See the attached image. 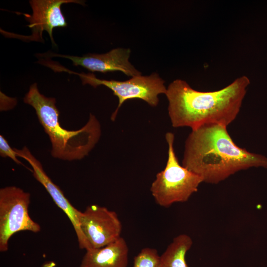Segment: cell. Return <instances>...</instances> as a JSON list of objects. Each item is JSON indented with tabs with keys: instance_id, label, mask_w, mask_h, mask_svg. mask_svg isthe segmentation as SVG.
Returning a JSON list of instances; mask_svg holds the SVG:
<instances>
[{
	"instance_id": "6da1fadb",
	"label": "cell",
	"mask_w": 267,
	"mask_h": 267,
	"mask_svg": "<svg viewBox=\"0 0 267 267\" xmlns=\"http://www.w3.org/2000/svg\"><path fill=\"white\" fill-rule=\"evenodd\" d=\"M182 165L203 182L217 184L241 170L267 168V157L238 146L227 127L210 124L192 130L185 142Z\"/></svg>"
},
{
	"instance_id": "7a4b0ae2",
	"label": "cell",
	"mask_w": 267,
	"mask_h": 267,
	"mask_svg": "<svg viewBox=\"0 0 267 267\" xmlns=\"http://www.w3.org/2000/svg\"><path fill=\"white\" fill-rule=\"evenodd\" d=\"M250 83L243 75L219 90L200 91L185 81L174 80L165 94L172 126L192 130L210 124L227 127L237 117Z\"/></svg>"
},
{
	"instance_id": "3957f363",
	"label": "cell",
	"mask_w": 267,
	"mask_h": 267,
	"mask_svg": "<svg viewBox=\"0 0 267 267\" xmlns=\"http://www.w3.org/2000/svg\"><path fill=\"white\" fill-rule=\"evenodd\" d=\"M23 100L34 108L40 123L48 134L53 157L69 161L81 160L89 154L98 142L101 126L92 114L82 128L68 130L59 124V112L55 105V98L41 93L36 83L30 87Z\"/></svg>"
},
{
	"instance_id": "277c9868",
	"label": "cell",
	"mask_w": 267,
	"mask_h": 267,
	"mask_svg": "<svg viewBox=\"0 0 267 267\" xmlns=\"http://www.w3.org/2000/svg\"><path fill=\"white\" fill-rule=\"evenodd\" d=\"M165 138L168 144L167 162L164 169L156 175L150 191L158 205L169 207L175 203L186 202L203 180L179 163L174 147V134L167 133Z\"/></svg>"
},
{
	"instance_id": "5b68a950",
	"label": "cell",
	"mask_w": 267,
	"mask_h": 267,
	"mask_svg": "<svg viewBox=\"0 0 267 267\" xmlns=\"http://www.w3.org/2000/svg\"><path fill=\"white\" fill-rule=\"evenodd\" d=\"M30 193L15 186L0 189V251L8 249L11 236L21 231H40V224L29 214Z\"/></svg>"
},
{
	"instance_id": "8992f818",
	"label": "cell",
	"mask_w": 267,
	"mask_h": 267,
	"mask_svg": "<svg viewBox=\"0 0 267 267\" xmlns=\"http://www.w3.org/2000/svg\"><path fill=\"white\" fill-rule=\"evenodd\" d=\"M72 73L79 76L83 85L89 84L94 88L103 85L118 97L119 104L111 116L112 121L115 120L119 108L126 100L139 98L151 106H156L159 102L158 95L166 94L167 91L165 81L156 73L149 76H134L125 81L99 79L92 73Z\"/></svg>"
},
{
	"instance_id": "52a82bcc",
	"label": "cell",
	"mask_w": 267,
	"mask_h": 267,
	"mask_svg": "<svg viewBox=\"0 0 267 267\" xmlns=\"http://www.w3.org/2000/svg\"><path fill=\"white\" fill-rule=\"evenodd\" d=\"M79 220L91 248L103 247L121 237L122 225L118 214L105 207L89 205L80 211Z\"/></svg>"
},
{
	"instance_id": "ba28073f",
	"label": "cell",
	"mask_w": 267,
	"mask_h": 267,
	"mask_svg": "<svg viewBox=\"0 0 267 267\" xmlns=\"http://www.w3.org/2000/svg\"><path fill=\"white\" fill-rule=\"evenodd\" d=\"M32 9V14L18 13L23 15L29 23L27 25L32 30L30 36L18 35L23 40L44 42L43 33L48 34L52 45L56 46L52 32L54 28L65 27L67 23L61 10L64 3H76L85 5V2L78 0H31L29 1Z\"/></svg>"
},
{
	"instance_id": "9c48e42d",
	"label": "cell",
	"mask_w": 267,
	"mask_h": 267,
	"mask_svg": "<svg viewBox=\"0 0 267 267\" xmlns=\"http://www.w3.org/2000/svg\"><path fill=\"white\" fill-rule=\"evenodd\" d=\"M18 157L25 160L32 167V173L35 178L45 188L56 205L67 215L75 231L79 248L86 251L91 248L83 233L79 220L80 211L76 209L67 199L61 189L47 175L41 163L32 154L30 150L24 146L21 149L14 148Z\"/></svg>"
},
{
	"instance_id": "30bf717a",
	"label": "cell",
	"mask_w": 267,
	"mask_h": 267,
	"mask_svg": "<svg viewBox=\"0 0 267 267\" xmlns=\"http://www.w3.org/2000/svg\"><path fill=\"white\" fill-rule=\"evenodd\" d=\"M130 53L129 48H117L104 54L88 53L78 56L51 53L49 56L69 59L74 66H82L93 72L119 71L132 77L140 76L141 73L129 61Z\"/></svg>"
},
{
	"instance_id": "8fae6325",
	"label": "cell",
	"mask_w": 267,
	"mask_h": 267,
	"mask_svg": "<svg viewBox=\"0 0 267 267\" xmlns=\"http://www.w3.org/2000/svg\"><path fill=\"white\" fill-rule=\"evenodd\" d=\"M129 248L122 237L105 246L86 250L80 267H127Z\"/></svg>"
},
{
	"instance_id": "7c38bea8",
	"label": "cell",
	"mask_w": 267,
	"mask_h": 267,
	"mask_svg": "<svg viewBox=\"0 0 267 267\" xmlns=\"http://www.w3.org/2000/svg\"><path fill=\"white\" fill-rule=\"evenodd\" d=\"M192 244L191 238L186 234L175 237L160 256L163 267H188L186 254Z\"/></svg>"
},
{
	"instance_id": "4fadbf2b",
	"label": "cell",
	"mask_w": 267,
	"mask_h": 267,
	"mask_svg": "<svg viewBox=\"0 0 267 267\" xmlns=\"http://www.w3.org/2000/svg\"><path fill=\"white\" fill-rule=\"evenodd\" d=\"M133 267H163L157 250L144 248L134 257Z\"/></svg>"
},
{
	"instance_id": "5bb4252c",
	"label": "cell",
	"mask_w": 267,
	"mask_h": 267,
	"mask_svg": "<svg viewBox=\"0 0 267 267\" xmlns=\"http://www.w3.org/2000/svg\"><path fill=\"white\" fill-rule=\"evenodd\" d=\"M0 155L1 157H8L19 165L23 163L17 158V155L14 149L12 148L8 144L7 140L2 135H0Z\"/></svg>"
},
{
	"instance_id": "9a60e30c",
	"label": "cell",
	"mask_w": 267,
	"mask_h": 267,
	"mask_svg": "<svg viewBox=\"0 0 267 267\" xmlns=\"http://www.w3.org/2000/svg\"><path fill=\"white\" fill-rule=\"evenodd\" d=\"M56 264L53 261H48L43 264L41 267H55Z\"/></svg>"
}]
</instances>
